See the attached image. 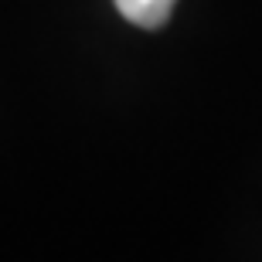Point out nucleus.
<instances>
[{
    "label": "nucleus",
    "mask_w": 262,
    "mask_h": 262,
    "mask_svg": "<svg viewBox=\"0 0 262 262\" xmlns=\"http://www.w3.org/2000/svg\"><path fill=\"white\" fill-rule=\"evenodd\" d=\"M174 4L177 0H116V10L129 20V24L154 31V28H160V24H167Z\"/></svg>",
    "instance_id": "1"
}]
</instances>
